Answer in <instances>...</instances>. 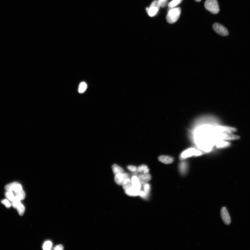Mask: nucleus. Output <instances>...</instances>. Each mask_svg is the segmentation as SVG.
Masks as SVG:
<instances>
[{
    "mask_svg": "<svg viewBox=\"0 0 250 250\" xmlns=\"http://www.w3.org/2000/svg\"><path fill=\"white\" fill-rule=\"evenodd\" d=\"M166 17V20L170 24H173L178 20L181 13L180 7L170 8Z\"/></svg>",
    "mask_w": 250,
    "mask_h": 250,
    "instance_id": "f257e3e1",
    "label": "nucleus"
},
{
    "mask_svg": "<svg viewBox=\"0 0 250 250\" xmlns=\"http://www.w3.org/2000/svg\"><path fill=\"white\" fill-rule=\"evenodd\" d=\"M205 9L213 14H217L219 11V7L217 0H206L204 4Z\"/></svg>",
    "mask_w": 250,
    "mask_h": 250,
    "instance_id": "f03ea898",
    "label": "nucleus"
},
{
    "mask_svg": "<svg viewBox=\"0 0 250 250\" xmlns=\"http://www.w3.org/2000/svg\"><path fill=\"white\" fill-rule=\"evenodd\" d=\"M213 28L216 33L223 36H227L228 33L227 29L218 23H215L213 25Z\"/></svg>",
    "mask_w": 250,
    "mask_h": 250,
    "instance_id": "7ed1b4c3",
    "label": "nucleus"
},
{
    "mask_svg": "<svg viewBox=\"0 0 250 250\" xmlns=\"http://www.w3.org/2000/svg\"><path fill=\"white\" fill-rule=\"evenodd\" d=\"M160 7V5L159 2L157 1H154L151 4L150 7L148 8L147 13L151 17L154 16L159 11Z\"/></svg>",
    "mask_w": 250,
    "mask_h": 250,
    "instance_id": "20e7f679",
    "label": "nucleus"
},
{
    "mask_svg": "<svg viewBox=\"0 0 250 250\" xmlns=\"http://www.w3.org/2000/svg\"><path fill=\"white\" fill-rule=\"evenodd\" d=\"M217 138L219 139L223 140H231L238 139L240 138L239 136L234 135L231 133H220L217 136Z\"/></svg>",
    "mask_w": 250,
    "mask_h": 250,
    "instance_id": "39448f33",
    "label": "nucleus"
},
{
    "mask_svg": "<svg viewBox=\"0 0 250 250\" xmlns=\"http://www.w3.org/2000/svg\"><path fill=\"white\" fill-rule=\"evenodd\" d=\"M6 191H11L16 192L22 189V185L17 182L11 183L6 185L5 187Z\"/></svg>",
    "mask_w": 250,
    "mask_h": 250,
    "instance_id": "423d86ee",
    "label": "nucleus"
},
{
    "mask_svg": "<svg viewBox=\"0 0 250 250\" xmlns=\"http://www.w3.org/2000/svg\"><path fill=\"white\" fill-rule=\"evenodd\" d=\"M221 215L222 220L226 225H229L231 223V220L228 212L227 209L226 207H223L221 209Z\"/></svg>",
    "mask_w": 250,
    "mask_h": 250,
    "instance_id": "0eeeda50",
    "label": "nucleus"
},
{
    "mask_svg": "<svg viewBox=\"0 0 250 250\" xmlns=\"http://www.w3.org/2000/svg\"><path fill=\"white\" fill-rule=\"evenodd\" d=\"M129 178V175L127 173L123 172L115 175L114 180L117 184L122 185L126 179Z\"/></svg>",
    "mask_w": 250,
    "mask_h": 250,
    "instance_id": "6e6552de",
    "label": "nucleus"
},
{
    "mask_svg": "<svg viewBox=\"0 0 250 250\" xmlns=\"http://www.w3.org/2000/svg\"><path fill=\"white\" fill-rule=\"evenodd\" d=\"M215 131L220 132V133H231L237 131L235 128L223 126H219L215 128Z\"/></svg>",
    "mask_w": 250,
    "mask_h": 250,
    "instance_id": "1a4fd4ad",
    "label": "nucleus"
},
{
    "mask_svg": "<svg viewBox=\"0 0 250 250\" xmlns=\"http://www.w3.org/2000/svg\"><path fill=\"white\" fill-rule=\"evenodd\" d=\"M138 178L141 185H144L151 180V177L150 174L147 173V174H142L139 175Z\"/></svg>",
    "mask_w": 250,
    "mask_h": 250,
    "instance_id": "9d476101",
    "label": "nucleus"
},
{
    "mask_svg": "<svg viewBox=\"0 0 250 250\" xmlns=\"http://www.w3.org/2000/svg\"><path fill=\"white\" fill-rule=\"evenodd\" d=\"M159 161L165 164H170L174 161V158L170 156L161 155L158 157Z\"/></svg>",
    "mask_w": 250,
    "mask_h": 250,
    "instance_id": "9b49d317",
    "label": "nucleus"
},
{
    "mask_svg": "<svg viewBox=\"0 0 250 250\" xmlns=\"http://www.w3.org/2000/svg\"><path fill=\"white\" fill-rule=\"evenodd\" d=\"M200 154V152L199 151H196L195 149H190L183 152L181 154V157L183 158L189 157L193 155H198Z\"/></svg>",
    "mask_w": 250,
    "mask_h": 250,
    "instance_id": "f8f14e48",
    "label": "nucleus"
},
{
    "mask_svg": "<svg viewBox=\"0 0 250 250\" xmlns=\"http://www.w3.org/2000/svg\"><path fill=\"white\" fill-rule=\"evenodd\" d=\"M131 181L132 186L138 191H140L142 188V185L139 180L138 177L136 176L132 177L131 178Z\"/></svg>",
    "mask_w": 250,
    "mask_h": 250,
    "instance_id": "ddd939ff",
    "label": "nucleus"
},
{
    "mask_svg": "<svg viewBox=\"0 0 250 250\" xmlns=\"http://www.w3.org/2000/svg\"><path fill=\"white\" fill-rule=\"evenodd\" d=\"M140 191L134 188L133 187H131L125 190V193L128 196L135 197L139 195Z\"/></svg>",
    "mask_w": 250,
    "mask_h": 250,
    "instance_id": "4468645a",
    "label": "nucleus"
},
{
    "mask_svg": "<svg viewBox=\"0 0 250 250\" xmlns=\"http://www.w3.org/2000/svg\"><path fill=\"white\" fill-rule=\"evenodd\" d=\"M15 197L17 199L21 200H24L25 198V194L23 189L20 191L14 192Z\"/></svg>",
    "mask_w": 250,
    "mask_h": 250,
    "instance_id": "2eb2a0df",
    "label": "nucleus"
},
{
    "mask_svg": "<svg viewBox=\"0 0 250 250\" xmlns=\"http://www.w3.org/2000/svg\"><path fill=\"white\" fill-rule=\"evenodd\" d=\"M112 169L113 173L115 175L117 174H120L123 172V169L120 166L117 165V164H114L112 166Z\"/></svg>",
    "mask_w": 250,
    "mask_h": 250,
    "instance_id": "dca6fc26",
    "label": "nucleus"
},
{
    "mask_svg": "<svg viewBox=\"0 0 250 250\" xmlns=\"http://www.w3.org/2000/svg\"><path fill=\"white\" fill-rule=\"evenodd\" d=\"M137 171L142 174H147L149 171L148 166L145 165H142L137 168Z\"/></svg>",
    "mask_w": 250,
    "mask_h": 250,
    "instance_id": "f3484780",
    "label": "nucleus"
},
{
    "mask_svg": "<svg viewBox=\"0 0 250 250\" xmlns=\"http://www.w3.org/2000/svg\"><path fill=\"white\" fill-rule=\"evenodd\" d=\"M122 185L123 189L125 191L130 187H132L131 180L129 178L126 179Z\"/></svg>",
    "mask_w": 250,
    "mask_h": 250,
    "instance_id": "a211bd4d",
    "label": "nucleus"
},
{
    "mask_svg": "<svg viewBox=\"0 0 250 250\" xmlns=\"http://www.w3.org/2000/svg\"><path fill=\"white\" fill-rule=\"evenodd\" d=\"M5 196L6 199L11 202L15 198L13 192L11 191H6L5 194Z\"/></svg>",
    "mask_w": 250,
    "mask_h": 250,
    "instance_id": "6ab92c4d",
    "label": "nucleus"
},
{
    "mask_svg": "<svg viewBox=\"0 0 250 250\" xmlns=\"http://www.w3.org/2000/svg\"><path fill=\"white\" fill-rule=\"evenodd\" d=\"M183 0H172V1L169 3L168 5L169 8H174L179 5Z\"/></svg>",
    "mask_w": 250,
    "mask_h": 250,
    "instance_id": "aec40b11",
    "label": "nucleus"
},
{
    "mask_svg": "<svg viewBox=\"0 0 250 250\" xmlns=\"http://www.w3.org/2000/svg\"><path fill=\"white\" fill-rule=\"evenodd\" d=\"M87 88V85L85 82H82L79 85L78 91L80 93H83L85 92Z\"/></svg>",
    "mask_w": 250,
    "mask_h": 250,
    "instance_id": "412c9836",
    "label": "nucleus"
},
{
    "mask_svg": "<svg viewBox=\"0 0 250 250\" xmlns=\"http://www.w3.org/2000/svg\"><path fill=\"white\" fill-rule=\"evenodd\" d=\"M16 209L19 215L22 216L24 214L25 208L23 204L21 203L17 207Z\"/></svg>",
    "mask_w": 250,
    "mask_h": 250,
    "instance_id": "4be33fe9",
    "label": "nucleus"
},
{
    "mask_svg": "<svg viewBox=\"0 0 250 250\" xmlns=\"http://www.w3.org/2000/svg\"><path fill=\"white\" fill-rule=\"evenodd\" d=\"M52 243L50 241H47L44 243L43 249L45 250H50L52 249Z\"/></svg>",
    "mask_w": 250,
    "mask_h": 250,
    "instance_id": "5701e85b",
    "label": "nucleus"
},
{
    "mask_svg": "<svg viewBox=\"0 0 250 250\" xmlns=\"http://www.w3.org/2000/svg\"><path fill=\"white\" fill-rule=\"evenodd\" d=\"M144 191L146 193L147 196L148 197L150 193L151 186L148 183H146L144 185Z\"/></svg>",
    "mask_w": 250,
    "mask_h": 250,
    "instance_id": "b1692460",
    "label": "nucleus"
},
{
    "mask_svg": "<svg viewBox=\"0 0 250 250\" xmlns=\"http://www.w3.org/2000/svg\"><path fill=\"white\" fill-rule=\"evenodd\" d=\"M21 203L20 200H19L15 198L11 202L12 206L14 208H16L17 207H18L19 205Z\"/></svg>",
    "mask_w": 250,
    "mask_h": 250,
    "instance_id": "393cba45",
    "label": "nucleus"
},
{
    "mask_svg": "<svg viewBox=\"0 0 250 250\" xmlns=\"http://www.w3.org/2000/svg\"><path fill=\"white\" fill-rule=\"evenodd\" d=\"M1 203L2 204L4 205H5L6 208H10L12 205L10 203L9 201L7 199H5L2 200L1 201Z\"/></svg>",
    "mask_w": 250,
    "mask_h": 250,
    "instance_id": "a878e982",
    "label": "nucleus"
},
{
    "mask_svg": "<svg viewBox=\"0 0 250 250\" xmlns=\"http://www.w3.org/2000/svg\"><path fill=\"white\" fill-rule=\"evenodd\" d=\"M230 144L228 142L221 141V142L218 143L217 146L218 147H223L228 146Z\"/></svg>",
    "mask_w": 250,
    "mask_h": 250,
    "instance_id": "bb28decb",
    "label": "nucleus"
},
{
    "mask_svg": "<svg viewBox=\"0 0 250 250\" xmlns=\"http://www.w3.org/2000/svg\"><path fill=\"white\" fill-rule=\"evenodd\" d=\"M187 167L185 164H181L180 166V171L181 174H185L187 171Z\"/></svg>",
    "mask_w": 250,
    "mask_h": 250,
    "instance_id": "cd10ccee",
    "label": "nucleus"
},
{
    "mask_svg": "<svg viewBox=\"0 0 250 250\" xmlns=\"http://www.w3.org/2000/svg\"><path fill=\"white\" fill-rule=\"evenodd\" d=\"M159 3L160 7H165L167 4L168 0H158Z\"/></svg>",
    "mask_w": 250,
    "mask_h": 250,
    "instance_id": "c85d7f7f",
    "label": "nucleus"
},
{
    "mask_svg": "<svg viewBox=\"0 0 250 250\" xmlns=\"http://www.w3.org/2000/svg\"><path fill=\"white\" fill-rule=\"evenodd\" d=\"M127 168L128 170L132 172L137 171V168L136 166L129 165L127 166Z\"/></svg>",
    "mask_w": 250,
    "mask_h": 250,
    "instance_id": "c756f323",
    "label": "nucleus"
},
{
    "mask_svg": "<svg viewBox=\"0 0 250 250\" xmlns=\"http://www.w3.org/2000/svg\"><path fill=\"white\" fill-rule=\"evenodd\" d=\"M139 195L143 198H145L147 197L146 193H145L144 191H140L139 193Z\"/></svg>",
    "mask_w": 250,
    "mask_h": 250,
    "instance_id": "7c9ffc66",
    "label": "nucleus"
},
{
    "mask_svg": "<svg viewBox=\"0 0 250 250\" xmlns=\"http://www.w3.org/2000/svg\"><path fill=\"white\" fill-rule=\"evenodd\" d=\"M64 249V247L62 245H59L55 247L54 249L55 250H62Z\"/></svg>",
    "mask_w": 250,
    "mask_h": 250,
    "instance_id": "2f4dec72",
    "label": "nucleus"
},
{
    "mask_svg": "<svg viewBox=\"0 0 250 250\" xmlns=\"http://www.w3.org/2000/svg\"><path fill=\"white\" fill-rule=\"evenodd\" d=\"M195 1L197 2H200L202 0H195Z\"/></svg>",
    "mask_w": 250,
    "mask_h": 250,
    "instance_id": "473e14b6",
    "label": "nucleus"
}]
</instances>
